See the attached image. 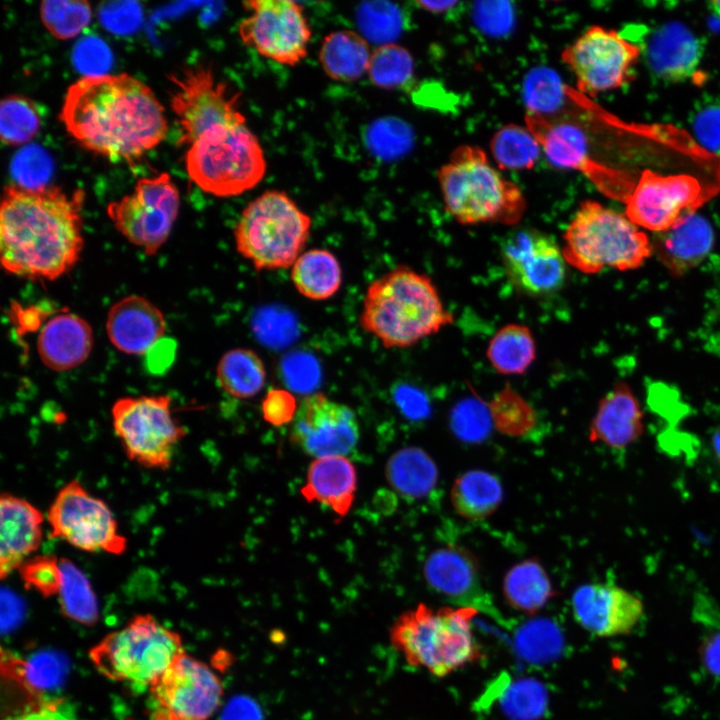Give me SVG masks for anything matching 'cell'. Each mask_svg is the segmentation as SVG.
<instances>
[{"label":"cell","mask_w":720,"mask_h":720,"mask_svg":"<svg viewBox=\"0 0 720 720\" xmlns=\"http://www.w3.org/2000/svg\"><path fill=\"white\" fill-rule=\"evenodd\" d=\"M162 104L126 73L86 75L67 90L59 118L84 148L132 162L166 137Z\"/></svg>","instance_id":"cell-1"},{"label":"cell","mask_w":720,"mask_h":720,"mask_svg":"<svg viewBox=\"0 0 720 720\" xmlns=\"http://www.w3.org/2000/svg\"><path fill=\"white\" fill-rule=\"evenodd\" d=\"M84 192L59 187L4 188L0 254L5 271L31 280H54L70 271L83 250Z\"/></svg>","instance_id":"cell-2"},{"label":"cell","mask_w":720,"mask_h":720,"mask_svg":"<svg viewBox=\"0 0 720 720\" xmlns=\"http://www.w3.org/2000/svg\"><path fill=\"white\" fill-rule=\"evenodd\" d=\"M385 348H407L454 322L433 280L399 265L366 288L358 318Z\"/></svg>","instance_id":"cell-3"},{"label":"cell","mask_w":720,"mask_h":720,"mask_svg":"<svg viewBox=\"0 0 720 720\" xmlns=\"http://www.w3.org/2000/svg\"><path fill=\"white\" fill-rule=\"evenodd\" d=\"M446 211L462 225H515L526 210L521 189L477 146L461 145L438 171Z\"/></svg>","instance_id":"cell-4"},{"label":"cell","mask_w":720,"mask_h":720,"mask_svg":"<svg viewBox=\"0 0 720 720\" xmlns=\"http://www.w3.org/2000/svg\"><path fill=\"white\" fill-rule=\"evenodd\" d=\"M478 613L467 606L433 610L419 604L394 622L390 641L409 665L444 677L481 658V648L472 632V619Z\"/></svg>","instance_id":"cell-5"},{"label":"cell","mask_w":720,"mask_h":720,"mask_svg":"<svg viewBox=\"0 0 720 720\" xmlns=\"http://www.w3.org/2000/svg\"><path fill=\"white\" fill-rule=\"evenodd\" d=\"M561 250L567 264L581 273L596 274L607 267L636 269L652 255L654 247L626 215L586 200L566 228Z\"/></svg>","instance_id":"cell-6"},{"label":"cell","mask_w":720,"mask_h":720,"mask_svg":"<svg viewBox=\"0 0 720 720\" xmlns=\"http://www.w3.org/2000/svg\"><path fill=\"white\" fill-rule=\"evenodd\" d=\"M311 225L288 194L267 190L241 212L233 230L236 250L257 271L286 269L303 253Z\"/></svg>","instance_id":"cell-7"},{"label":"cell","mask_w":720,"mask_h":720,"mask_svg":"<svg viewBox=\"0 0 720 720\" xmlns=\"http://www.w3.org/2000/svg\"><path fill=\"white\" fill-rule=\"evenodd\" d=\"M189 178L217 197L243 194L265 176L263 148L246 123L223 125L202 134L185 155Z\"/></svg>","instance_id":"cell-8"},{"label":"cell","mask_w":720,"mask_h":720,"mask_svg":"<svg viewBox=\"0 0 720 720\" xmlns=\"http://www.w3.org/2000/svg\"><path fill=\"white\" fill-rule=\"evenodd\" d=\"M184 651L179 634L151 614H137L89 650V659L104 677L146 689Z\"/></svg>","instance_id":"cell-9"},{"label":"cell","mask_w":720,"mask_h":720,"mask_svg":"<svg viewBox=\"0 0 720 720\" xmlns=\"http://www.w3.org/2000/svg\"><path fill=\"white\" fill-rule=\"evenodd\" d=\"M112 426L126 457L137 465L168 470L186 429L172 413L168 395L126 396L111 408Z\"/></svg>","instance_id":"cell-10"},{"label":"cell","mask_w":720,"mask_h":720,"mask_svg":"<svg viewBox=\"0 0 720 720\" xmlns=\"http://www.w3.org/2000/svg\"><path fill=\"white\" fill-rule=\"evenodd\" d=\"M50 535L89 553L122 555L127 538L108 504L92 495L77 479L69 480L56 493L47 511Z\"/></svg>","instance_id":"cell-11"},{"label":"cell","mask_w":720,"mask_h":720,"mask_svg":"<svg viewBox=\"0 0 720 720\" xmlns=\"http://www.w3.org/2000/svg\"><path fill=\"white\" fill-rule=\"evenodd\" d=\"M147 691L150 720H209L221 704L223 684L184 650Z\"/></svg>","instance_id":"cell-12"},{"label":"cell","mask_w":720,"mask_h":720,"mask_svg":"<svg viewBox=\"0 0 720 720\" xmlns=\"http://www.w3.org/2000/svg\"><path fill=\"white\" fill-rule=\"evenodd\" d=\"M180 206L179 191L167 173L141 178L132 193L107 206L114 227L146 255L153 256L167 241Z\"/></svg>","instance_id":"cell-13"},{"label":"cell","mask_w":720,"mask_h":720,"mask_svg":"<svg viewBox=\"0 0 720 720\" xmlns=\"http://www.w3.org/2000/svg\"><path fill=\"white\" fill-rule=\"evenodd\" d=\"M170 105L180 127L179 143L190 146L202 134L223 125L246 123L239 94L217 81L212 70L197 66L172 76Z\"/></svg>","instance_id":"cell-14"},{"label":"cell","mask_w":720,"mask_h":720,"mask_svg":"<svg viewBox=\"0 0 720 720\" xmlns=\"http://www.w3.org/2000/svg\"><path fill=\"white\" fill-rule=\"evenodd\" d=\"M249 15L238 25L241 41L259 55L295 66L308 52L311 29L302 6L291 0H248Z\"/></svg>","instance_id":"cell-15"},{"label":"cell","mask_w":720,"mask_h":720,"mask_svg":"<svg viewBox=\"0 0 720 720\" xmlns=\"http://www.w3.org/2000/svg\"><path fill=\"white\" fill-rule=\"evenodd\" d=\"M640 54L639 45L616 31L592 26L563 50L561 58L578 89L595 96L626 83Z\"/></svg>","instance_id":"cell-16"},{"label":"cell","mask_w":720,"mask_h":720,"mask_svg":"<svg viewBox=\"0 0 720 720\" xmlns=\"http://www.w3.org/2000/svg\"><path fill=\"white\" fill-rule=\"evenodd\" d=\"M359 432L350 407L317 392L299 404L289 437L305 454L320 458L349 455L358 444Z\"/></svg>","instance_id":"cell-17"},{"label":"cell","mask_w":720,"mask_h":720,"mask_svg":"<svg viewBox=\"0 0 720 720\" xmlns=\"http://www.w3.org/2000/svg\"><path fill=\"white\" fill-rule=\"evenodd\" d=\"M704 200L703 189L693 176L645 171L626 199V216L637 226L660 233L694 214Z\"/></svg>","instance_id":"cell-18"},{"label":"cell","mask_w":720,"mask_h":720,"mask_svg":"<svg viewBox=\"0 0 720 720\" xmlns=\"http://www.w3.org/2000/svg\"><path fill=\"white\" fill-rule=\"evenodd\" d=\"M501 257L511 284L528 296L559 290L566 277V261L555 240L536 229H523L503 242Z\"/></svg>","instance_id":"cell-19"},{"label":"cell","mask_w":720,"mask_h":720,"mask_svg":"<svg viewBox=\"0 0 720 720\" xmlns=\"http://www.w3.org/2000/svg\"><path fill=\"white\" fill-rule=\"evenodd\" d=\"M573 616L588 632L601 637L631 632L643 615L640 598L610 583H587L573 593Z\"/></svg>","instance_id":"cell-20"},{"label":"cell","mask_w":720,"mask_h":720,"mask_svg":"<svg viewBox=\"0 0 720 720\" xmlns=\"http://www.w3.org/2000/svg\"><path fill=\"white\" fill-rule=\"evenodd\" d=\"M424 578L440 595L455 604L489 608L482 590L479 564L474 555L460 546H447L434 550L425 560Z\"/></svg>","instance_id":"cell-21"},{"label":"cell","mask_w":720,"mask_h":720,"mask_svg":"<svg viewBox=\"0 0 720 720\" xmlns=\"http://www.w3.org/2000/svg\"><path fill=\"white\" fill-rule=\"evenodd\" d=\"M43 513L28 500L0 495V577L7 578L38 550L43 538Z\"/></svg>","instance_id":"cell-22"},{"label":"cell","mask_w":720,"mask_h":720,"mask_svg":"<svg viewBox=\"0 0 720 720\" xmlns=\"http://www.w3.org/2000/svg\"><path fill=\"white\" fill-rule=\"evenodd\" d=\"M166 330L162 311L148 299L129 295L115 302L108 311L106 332L112 345L130 355L148 353Z\"/></svg>","instance_id":"cell-23"},{"label":"cell","mask_w":720,"mask_h":720,"mask_svg":"<svg viewBox=\"0 0 720 720\" xmlns=\"http://www.w3.org/2000/svg\"><path fill=\"white\" fill-rule=\"evenodd\" d=\"M700 40L683 24L670 22L653 31L644 43L650 70L663 81L679 82L691 77L702 56Z\"/></svg>","instance_id":"cell-24"},{"label":"cell","mask_w":720,"mask_h":720,"mask_svg":"<svg viewBox=\"0 0 720 720\" xmlns=\"http://www.w3.org/2000/svg\"><path fill=\"white\" fill-rule=\"evenodd\" d=\"M644 432L641 405L625 382H617L599 401L589 427V440L623 449Z\"/></svg>","instance_id":"cell-25"},{"label":"cell","mask_w":720,"mask_h":720,"mask_svg":"<svg viewBox=\"0 0 720 720\" xmlns=\"http://www.w3.org/2000/svg\"><path fill=\"white\" fill-rule=\"evenodd\" d=\"M94 344L90 324L81 316L63 312L53 316L42 327L37 352L42 363L57 372L83 364Z\"/></svg>","instance_id":"cell-26"},{"label":"cell","mask_w":720,"mask_h":720,"mask_svg":"<svg viewBox=\"0 0 720 720\" xmlns=\"http://www.w3.org/2000/svg\"><path fill=\"white\" fill-rule=\"evenodd\" d=\"M357 489V471L346 456L315 458L307 471L301 495L328 507L340 520L350 511Z\"/></svg>","instance_id":"cell-27"},{"label":"cell","mask_w":720,"mask_h":720,"mask_svg":"<svg viewBox=\"0 0 720 720\" xmlns=\"http://www.w3.org/2000/svg\"><path fill=\"white\" fill-rule=\"evenodd\" d=\"M713 242L714 232L710 223L694 213L659 233L656 253L672 275L681 276L704 260Z\"/></svg>","instance_id":"cell-28"},{"label":"cell","mask_w":720,"mask_h":720,"mask_svg":"<svg viewBox=\"0 0 720 720\" xmlns=\"http://www.w3.org/2000/svg\"><path fill=\"white\" fill-rule=\"evenodd\" d=\"M372 51L367 39L353 30H337L326 35L319 50L325 74L340 82H354L369 68Z\"/></svg>","instance_id":"cell-29"},{"label":"cell","mask_w":720,"mask_h":720,"mask_svg":"<svg viewBox=\"0 0 720 720\" xmlns=\"http://www.w3.org/2000/svg\"><path fill=\"white\" fill-rule=\"evenodd\" d=\"M385 476L400 496L418 500L428 496L436 487L439 471L426 451L418 447H404L388 459Z\"/></svg>","instance_id":"cell-30"},{"label":"cell","mask_w":720,"mask_h":720,"mask_svg":"<svg viewBox=\"0 0 720 720\" xmlns=\"http://www.w3.org/2000/svg\"><path fill=\"white\" fill-rule=\"evenodd\" d=\"M450 500L456 513L468 520H480L493 514L503 500V486L493 473L473 469L453 482Z\"/></svg>","instance_id":"cell-31"},{"label":"cell","mask_w":720,"mask_h":720,"mask_svg":"<svg viewBox=\"0 0 720 720\" xmlns=\"http://www.w3.org/2000/svg\"><path fill=\"white\" fill-rule=\"evenodd\" d=\"M291 281L302 296L327 300L341 287L342 269L331 251L314 248L303 252L292 265Z\"/></svg>","instance_id":"cell-32"},{"label":"cell","mask_w":720,"mask_h":720,"mask_svg":"<svg viewBox=\"0 0 720 720\" xmlns=\"http://www.w3.org/2000/svg\"><path fill=\"white\" fill-rule=\"evenodd\" d=\"M503 593L514 609L534 614L554 595L552 582L541 563L525 559L512 566L504 576Z\"/></svg>","instance_id":"cell-33"},{"label":"cell","mask_w":720,"mask_h":720,"mask_svg":"<svg viewBox=\"0 0 720 720\" xmlns=\"http://www.w3.org/2000/svg\"><path fill=\"white\" fill-rule=\"evenodd\" d=\"M536 354L531 329L518 323H509L498 329L486 351L490 364L502 375L524 374L535 361Z\"/></svg>","instance_id":"cell-34"},{"label":"cell","mask_w":720,"mask_h":720,"mask_svg":"<svg viewBox=\"0 0 720 720\" xmlns=\"http://www.w3.org/2000/svg\"><path fill=\"white\" fill-rule=\"evenodd\" d=\"M527 128L543 145L547 157L562 168H577L584 164L587 143L583 131L570 123L551 124L540 115H528Z\"/></svg>","instance_id":"cell-35"},{"label":"cell","mask_w":720,"mask_h":720,"mask_svg":"<svg viewBox=\"0 0 720 720\" xmlns=\"http://www.w3.org/2000/svg\"><path fill=\"white\" fill-rule=\"evenodd\" d=\"M219 386L230 396L247 399L265 385L266 369L261 357L249 348H234L224 353L216 367Z\"/></svg>","instance_id":"cell-36"},{"label":"cell","mask_w":720,"mask_h":720,"mask_svg":"<svg viewBox=\"0 0 720 720\" xmlns=\"http://www.w3.org/2000/svg\"><path fill=\"white\" fill-rule=\"evenodd\" d=\"M62 573L58 593L62 614L84 625L94 624L98 617V604L91 583L86 574L70 559L60 558Z\"/></svg>","instance_id":"cell-37"},{"label":"cell","mask_w":720,"mask_h":720,"mask_svg":"<svg viewBox=\"0 0 720 720\" xmlns=\"http://www.w3.org/2000/svg\"><path fill=\"white\" fill-rule=\"evenodd\" d=\"M540 143L532 132L516 124H507L490 141L492 156L501 170H528L534 167Z\"/></svg>","instance_id":"cell-38"},{"label":"cell","mask_w":720,"mask_h":720,"mask_svg":"<svg viewBox=\"0 0 720 720\" xmlns=\"http://www.w3.org/2000/svg\"><path fill=\"white\" fill-rule=\"evenodd\" d=\"M372 84L386 90L405 89L414 79L410 52L395 43L381 44L372 51L367 72Z\"/></svg>","instance_id":"cell-39"},{"label":"cell","mask_w":720,"mask_h":720,"mask_svg":"<svg viewBox=\"0 0 720 720\" xmlns=\"http://www.w3.org/2000/svg\"><path fill=\"white\" fill-rule=\"evenodd\" d=\"M488 408L494 427L506 436L525 437L536 426L535 410L509 384L493 396Z\"/></svg>","instance_id":"cell-40"},{"label":"cell","mask_w":720,"mask_h":720,"mask_svg":"<svg viewBox=\"0 0 720 720\" xmlns=\"http://www.w3.org/2000/svg\"><path fill=\"white\" fill-rule=\"evenodd\" d=\"M516 648L520 656L531 664H546L560 655L563 637L558 626L549 619L528 621L517 631Z\"/></svg>","instance_id":"cell-41"},{"label":"cell","mask_w":720,"mask_h":720,"mask_svg":"<svg viewBox=\"0 0 720 720\" xmlns=\"http://www.w3.org/2000/svg\"><path fill=\"white\" fill-rule=\"evenodd\" d=\"M41 117L35 104L26 97L10 95L0 104V135L6 145H21L39 131Z\"/></svg>","instance_id":"cell-42"},{"label":"cell","mask_w":720,"mask_h":720,"mask_svg":"<svg viewBox=\"0 0 720 720\" xmlns=\"http://www.w3.org/2000/svg\"><path fill=\"white\" fill-rule=\"evenodd\" d=\"M500 705L511 720H539L546 712L548 694L539 681L523 678L504 689Z\"/></svg>","instance_id":"cell-43"},{"label":"cell","mask_w":720,"mask_h":720,"mask_svg":"<svg viewBox=\"0 0 720 720\" xmlns=\"http://www.w3.org/2000/svg\"><path fill=\"white\" fill-rule=\"evenodd\" d=\"M91 7L86 1H43L40 18L45 28L57 39L75 37L90 22Z\"/></svg>","instance_id":"cell-44"},{"label":"cell","mask_w":720,"mask_h":720,"mask_svg":"<svg viewBox=\"0 0 720 720\" xmlns=\"http://www.w3.org/2000/svg\"><path fill=\"white\" fill-rule=\"evenodd\" d=\"M449 424L452 433L462 442L477 444L485 441L493 424L488 403L478 397L460 401L451 411Z\"/></svg>","instance_id":"cell-45"},{"label":"cell","mask_w":720,"mask_h":720,"mask_svg":"<svg viewBox=\"0 0 720 720\" xmlns=\"http://www.w3.org/2000/svg\"><path fill=\"white\" fill-rule=\"evenodd\" d=\"M694 616L705 625V633L699 646L701 662L707 672L720 677V612L710 597L698 594Z\"/></svg>","instance_id":"cell-46"},{"label":"cell","mask_w":720,"mask_h":720,"mask_svg":"<svg viewBox=\"0 0 720 720\" xmlns=\"http://www.w3.org/2000/svg\"><path fill=\"white\" fill-rule=\"evenodd\" d=\"M18 572L27 589H34L44 597L58 595L62 573L60 558L57 556L53 554L32 556L19 567Z\"/></svg>","instance_id":"cell-47"},{"label":"cell","mask_w":720,"mask_h":720,"mask_svg":"<svg viewBox=\"0 0 720 720\" xmlns=\"http://www.w3.org/2000/svg\"><path fill=\"white\" fill-rule=\"evenodd\" d=\"M563 88L553 71L539 68L532 71L524 85V98L530 114L543 116L560 103Z\"/></svg>","instance_id":"cell-48"},{"label":"cell","mask_w":720,"mask_h":720,"mask_svg":"<svg viewBox=\"0 0 720 720\" xmlns=\"http://www.w3.org/2000/svg\"><path fill=\"white\" fill-rule=\"evenodd\" d=\"M358 19L366 39L384 41V44L392 43L390 40L396 38L401 31V13L390 3H367L366 7H361Z\"/></svg>","instance_id":"cell-49"},{"label":"cell","mask_w":720,"mask_h":720,"mask_svg":"<svg viewBox=\"0 0 720 720\" xmlns=\"http://www.w3.org/2000/svg\"><path fill=\"white\" fill-rule=\"evenodd\" d=\"M407 127L398 121H379L369 133V144L381 156H397L408 147Z\"/></svg>","instance_id":"cell-50"},{"label":"cell","mask_w":720,"mask_h":720,"mask_svg":"<svg viewBox=\"0 0 720 720\" xmlns=\"http://www.w3.org/2000/svg\"><path fill=\"white\" fill-rule=\"evenodd\" d=\"M698 140L712 150L720 149V99L700 104L693 118Z\"/></svg>","instance_id":"cell-51"},{"label":"cell","mask_w":720,"mask_h":720,"mask_svg":"<svg viewBox=\"0 0 720 720\" xmlns=\"http://www.w3.org/2000/svg\"><path fill=\"white\" fill-rule=\"evenodd\" d=\"M298 407L295 397L289 391L273 388L264 397L261 412L267 423L281 427L293 422Z\"/></svg>","instance_id":"cell-52"},{"label":"cell","mask_w":720,"mask_h":720,"mask_svg":"<svg viewBox=\"0 0 720 720\" xmlns=\"http://www.w3.org/2000/svg\"><path fill=\"white\" fill-rule=\"evenodd\" d=\"M476 21L486 31L490 33H499L507 30L511 24V9L503 7H495L496 3H477Z\"/></svg>","instance_id":"cell-53"},{"label":"cell","mask_w":720,"mask_h":720,"mask_svg":"<svg viewBox=\"0 0 720 720\" xmlns=\"http://www.w3.org/2000/svg\"><path fill=\"white\" fill-rule=\"evenodd\" d=\"M396 401L403 414L412 420H423L430 414V406L426 397L414 390H401Z\"/></svg>","instance_id":"cell-54"},{"label":"cell","mask_w":720,"mask_h":720,"mask_svg":"<svg viewBox=\"0 0 720 720\" xmlns=\"http://www.w3.org/2000/svg\"><path fill=\"white\" fill-rule=\"evenodd\" d=\"M9 720H80L60 711L55 704H39Z\"/></svg>","instance_id":"cell-55"},{"label":"cell","mask_w":720,"mask_h":720,"mask_svg":"<svg viewBox=\"0 0 720 720\" xmlns=\"http://www.w3.org/2000/svg\"><path fill=\"white\" fill-rule=\"evenodd\" d=\"M223 720H260L254 703L247 699H238L228 706Z\"/></svg>","instance_id":"cell-56"},{"label":"cell","mask_w":720,"mask_h":720,"mask_svg":"<svg viewBox=\"0 0 720 720\" xmlns=\"http://www.w3.org/2000/svg\"><path fill=\"white\" fill-rule=\"evenodd\" d=\"M416 4L431 13L441 14L453 9L457 1H417Z\"/></svg>","instance_id":"cell-57"},{"label":"cell","mask_w":720,"mask_h":720,"mask_svg":"<svg viewBox=\"0 0 720 720\" xmlns=\"http://www.w3.org/2000/svg\"><path fill=\"white\" fill-rule=\"evenodd\" d=\"M712 448L720 465V423L714 428L711 436Z\"/></svg>","instance_id":"cell-58"},{"label":"cell","mask_w":720,"mask_h":720,"mask_svg":"<svg viewBox=\"0 0 720 720\" xmlns=\"http://www.w3.org/2000/svg\"><path fill=\"white\" fill-rule=\"evenodd\" d=\"M710 6L713 12L720 17V1H712L710 2Z\"/></svg>","instance_id":"cell-59"}]
</instances>
